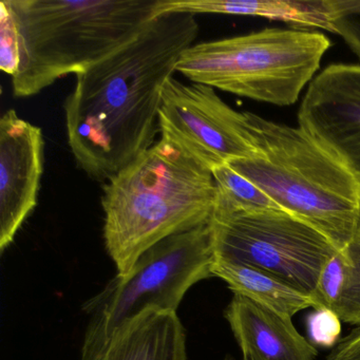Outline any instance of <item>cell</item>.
I'll return each instance as SVG.
<instances>
[{
  "mask_svg": "<svg viewBox=\"0 0 360 360\" xmlns=\"http://www.w3.org/2000/svg\"><path fill=\"white\" fill-rule=\"evenodd\" d=\"M198 34L195 14H163L75 75L64 105L67 138L75 162L92 180L108 182L155 144L164 86Z\"/></svg>",
  "mask_w": 360,
  "mask_h": 360,
  "instance_id": "6da1fadb",
  "label": "cell"
},
{
  "mask_svg": "<svg viewBox=\"0 0 360 360\" xmlns=\"http://www.w3.org/2000/svg\"><path fill=\"white\" fill-rule=\"evenodd\" d=\"M217 195L212 170L164 138L105 183L103 233L117 277L162 240L210 222Z\"/></svg>",
  "mask_w": 360,
  "mask_h": 360,
  "instance_id": "7a4b0ae2",
  "label": "cell"
},
{
  "mask_svg": "<svg viewBox=\"0 0 360 360\" xmlns=\"http://www.w3.org/2000/svg\"><path fill=\"white\" fill-rule=\"evenodd\" d=\"M18 32L15 98H30L82 72L138 37L159 0H6Z\"/></svg>",
  "mask_w": 360,
  "mask_h": 360,
  "instance_id": "3957f363",
  "label": "cell"
},
{
  "mask_svg": "<svg viewBox=\"0 0 360 360\" xmlns=\"http://www.w3.org/2000/svg\"><path fill=\"white\" fill-rule=\"evenodd\" d=\"M248 119L257 155L227 165L339 250L347 248L359 229L358 179L299 126L274 123L250 112Z\"/></svg>",
  "mask_w": 360,
  "mask_h": 360,
  "instance_id": "277c9868",
  "label": "cell"
},
{
  "mask_svg": "<svg viewBox=\"0 0 360 360\" xmlns=\"http://www.w3.org/2000/svg\"><path fill=\"white\" fill-rule=\"evenodd\" d=\"M330 47L328 37L301 29H264L193 44L176 71L191 83L277 106L298 101Z\"/></svg>",
  "mask_w": 360,
  "mask_h": 360,
  "instance_id": "5b68a950",
  "label": "cell"
},
{
  "mask_svg": "<svg viewBox=\"0 0 360 360\" xmlns=\"http://www.w3.org/2000/svg\"><path fill=\"white\" fill-rule=\"evenodd\" d=\"M214 259L210 222L147 250L127 277L115 276L84 304L90 318L82 360H96L113 330L142 311H176L191 286L212 277Z\"/></svg>",
  "mask_w": 360,
  "mask_h": 360,
  "instance_id": "8992f818",
  "label": "cell"
},
{
  "mask_svg": "<svg viewBox=\"0 0 360 360\" xmlns=\"http://www.w3.org/2000/svg\"><path fill=\"white\" fill-rule=\"evenodd\" d=\"M216 258L262 269L313 296L338 248L282 210H244L218 191L210 219Z\"/></svg>",
  "mask_w": 360,
  "mask_h": 360,
  "instance_id": "52a82bcc",
  "label": "cell"
},
{
  "mask_svg": "<svg viewBox=\"0 0 360 360\" xmlns=\"http://www.w3.org/2000/svg\"><path fill=\"white\" fill-rule=\"evenodd\" d=\"M160 134L210 170L257 155L248 112L229 107L210 86L172 77L164 86Z\"/></svg>",
  "mask_w": 360,
  "mask_h": 360,
  "instance_id": "ba28073f",
  "label": "cell"
},
{
  "mask_svg": "<svg viewBox=\"0 0 360 360\" xmlns=\"http://www.w3.org/2000/svg\"><path fill=\"white\" fill-rule=\"evenodd\" d=\"M304 129L360 182V65L326 67L309 84L298 112Z\"/></svg>",
  "mask_w": 360,
  "mask_h": 360,
  "instance_id": "9c48e42d",
  "label": "cell"
},
{
  "mask_svg": "<svg viewBox=\"0 0 360 360\" xmlns=\"http://www.w3.org/2000/svg\"><path fill=\"white\" fill-rule=\"evenodd\" d=\"M43 130L14 109L0 120V252L34 212L44 174Z\"/></svg>",
  "mask_w": 360,
  "mask_h": 360,
  "instance_id": "30bf717a",
  "label": "cell"
},
{
  "mask_svg": "<svg viewBox=\"0 0 360 360\" xmlns=\"http://www.w3.org/2000/svg\"><path fill=\"white\" fill-rule=\"evenodd\" d=\"M225 319L243 354V360H316L317 349L292 324V319L233 295Z\"/></svg>",
  "mask_w": 360,
  "mask_h": 360,
  "instance_id": "8fae6325",
  "label": "cell"
},
{
  "mask_svg": "<svg viewBox=\"0 0 360 360\" xmlns=\"http://www.w3.org/2000/svg\"><path fill=\"white\" fill-rule=\"evenodd\" d=\"M96 360H187L186 332L176 311L147 309L115 328Z\"/></svg>",
  "mask_w": 360,
  "mask_h": 360,
  "instance_id": "7c38bea8",
  "label": "cell"
},
{
  "mask_svg": "<svg viewBox=\"0 0 360 360\" xmlns=\"http://www.w3.org/2000/svg\"><path fill=\"white\" fill-rule=\"evenodd\" d=\"M342 0H281V1H227V0H159L157 15L167 13H212L255 16L280 20L305 28L334 32L335 18Z\"/></svg>",
  "mask_w": 360,
  "mask_h": 360,
  "instance_id": "4fadbf2b",
  "label": "cell"
},
{
  "mask_svg": "<svg viewBox=\"0 0 360 360\" xmlns=\"http://www.w3.org/2000/svg\"><path fill=\"white\" fill-rule=\"evenodd\" d=\"M212 271V277L229 284L233 295L245 297L288 319L303 309H316L313 296L262 269L216 258Z\"/></svg>",
  "mask_w": 360,
  "mask_h": 360,
  "instance_id": "5bb4252c",
  "label": "cell"
},
{
  "mask_svg": "<svg viewBox=\"0 0 360 360\" xmlns=\"http://www.w3.org/2000/svg\"><path fill=\"white\" fill-rule=\"evenodd\" d=\"M316 309L334 311L341 321L360 326V229L323 267L314 294Z\"/></svg>",
  "mask_w": 360,
  "mask_h": 360,
  "instance_id": "9a60e30c",
  "label": "cell"
},
{
  "mask_svg": "<svg viewBox=\"0 0 360 360\" xmlns=\"http://www.w3.org/2000/svg\"><path fill=\"white\" fill-rule=\"evenodd\" d=\"M212 176L219 193L239 207L252 210H280L256 185L227 164L212 170Z\"/></svg>",
  "mask_w": 360,
  "mask_h": 360,
  "instance_id": "2e32d148",
  "label": "cell"
},
{
  "mask_svg": "<svg viewBox=\"0 0 360 360\" xmlns=\"http://www.w3.org/2000/svg\"><path fill=\"white\" fill-rule=\"evenodd\" d=\"M20 65L18 28L7 1L0 3V69L13 77Z\"/></svg>",
  "mask_w": 360,
  "mask_h": 360,
  "instance_id": "e0dca14e",
  "label": "cell"
},
{
  "mask_svg": "<svg viewBox=\"0 0 360 360\" xmlns=\"http://www.w3.org/2000/svg\"><path fill=\"white\" fill-rule=\"evenodd\" d=\"M309 341L315 347H334L341 334V320L326 307H317L307 318Z\"/></svg>",
  "mask_w": 360,
  "mask_h": 360,
  "instance_id": "ac0fdd59",
  "label": "cell"
},
{
  "mask_svg": "<svg viewBox=\"0 0 360 360\" xmlns=\"http://www.w3.org/2000/svg\"><path fill=\"white\" fill-rule=\"evenodd\" d=\"M333 26L335 34L360 58V0H342Z\"/></svg>",
  "mask_w": 360,
  "mask_h": 360,
  "instance_id": "d6986e66",
  "label": "cell"
},
{
  "mask_svg": "<svg viewBox=\"0 0 360 360\" xmlns=\"http://www.w3.org/2000/svg\"><path fill=\"white\" fill-rule=\"evenodd\" d=\"M326 360H360V326L339 339Z\"/></svg>",
  "mask_w": 360,
  "mask_h": 360,
  "instance_id": "ffe728a7",
  "label": "cell"
},
{
  "mask_svg": "<svg viewBox=\"0 0 360 360\" xmlns=\"http://www.w3.org/2000/svg\"><path fill=\"white\" fill-rule=\"evenodd\" d=\"M222 360H238V359H236V358L233 357V356L227 355V356H225V357L223 358ZM241 360H243V359H241Z\"/></svg>",
  "mask_w": 360,
  "mask_h": 360,
  "instance_id": "44dd1931",
  "label": "cell"
},
{
  "mask_svg": "<svg viewBox=\"0 0 360 360\" xmlns=\"http://www.w3.org/2000/svg\"><path fill=\"white\" fill-rule=\"evenodd\" d=\"M359 229H360V220H359Z\"/></svg>",
  "mask_w": 360,
  "mask_h": 360,
  "instance_id": "7402d4cb",
  "label": "cell"
}]
</instances>
